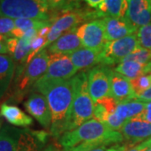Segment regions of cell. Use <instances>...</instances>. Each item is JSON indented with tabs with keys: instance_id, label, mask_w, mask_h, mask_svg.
<instances>
[{
	"instance_id": "1",
	"label": "cell",
	"mask_w": 151,
	"mask_h": 151,
	"mask_svg": "<svg viewBox=\"0 0 151 151\" xmlns=\"http://www.w3.org/2000/svg\"><path fill=\"white\" fill-rule=\"evenodd\" d=\"M40 93L46 97L51 113L50 133L55 138L64 134V128L69 117L74 97L73 78L59 81L42 89Z\"/></svg>"
},
{
	"instance_id": "2",
	"label": "cell",
	"mask_w": 151,
	"mask_h": 151,
	"mask_svg": "<svg viewBox=\"0 0 151 151\" xmlns=\"http://www.w3.org/2000/svg\"><path fill=\"white\" fill-rule=\"evenodd\" d=\"M124 140L120 132L110 129L105 124L92 119L75 129L63 134L59 138V144L63 149L68 150L84 144L108 142L112 145H117Z\"/></svg>"
},
{
	"instance_id": "3",
	"label": "cell",
	"mask_w": 151,
	"mask_h": 151,
	"mask_svg": "<svg viewBox=\"0 0 151 151\" xmlns=\"http://www.w3.org/2000/svg\"><path fill=\"white\" fill-rule=\"evenodd\" d=\"M74 97L69 117L64 128V134L73 130L86 121L92 119L94 103L89 93L87 71H81L73 77Z\"/></svg>"
},
{
	"instance_id": "4",
	"label": "cell",
	"mask_w": 151,
	"mask_h": 151,
	"mask_svg": "<svg viewBox=\"0 0 151 151\" xmlns=\"http://www.w3.org/2000/svg\"><path fill=\"white\" fill-rule=\"evenodd\" d=\"M2 16L51 21L46 0H0ZM52 22V21H51Z\"/></svg>"
},
{
	"instance_id": "5",
	"label": "cell",
	"mask_w": 151,
	"mask_h": 151,
	"mask_svg": "<svg viewBox=\"0 0 151 151\" xmlns=\"http://www.w3.org/2000/svg\"><path fill=\"white\" fill-rule=\"evenodd\" d=\"M49 60L50 55H48V50L45 48L35 55L27 65H19L16 72L15 97L20 99L30 88H33L34 85L47 71Z\"/></svg>"
},
{
	"instance_id": "6",
	"label": "cell",
	"mask_w": 151,
	"mask_h": 151,
	"mask_svg": "<svg viewBox=\"0 0 151 151\" xmlns=\"http://www.w3.org/2000/svg\"><path fill=\"white\" fill-rule=\"evenodd\" d=\"M77 71L68 55L50 54L47 71L34 85L33 90L40 92L51 84L71 79Z\"/></svg>"
},
{
	"instance_id": "7",
	"label": "cell",
	"mask_w": 151,
	"mask_h": 151,
	"mask_svg": "<svg viewBox=\"0 0 151 151\" xmlns=\"http://www.w3.org/2000/svg\"><path fill=\"white\" fill-rule=\"evenodd\" d=\"M140 47L137 34L119 39L117 40L107 42L101 52L100 64L112 65L121 61Z\"/></svg>"
},
{
	"instance_id": "8",
	"label": "cell",
	"mask_w": 151,
	"mask_h": 151,
	"mask_svg": "<svg viewBox=\"0 0 151 151\" xmlns=\"http://www.w3.org/2000/svg\"><path fill=\"white\" fill-rule=\"evenodd\" d=\"M99 16H102L99 12L90 14L89 12L85 13L81 11L67 10L58 18H55L50 27V30L46 38L45 48L55 42L65 33L77 28L81 22L90 18H97Z\"/></svg>"
},
{
	"instance_id": "9",
	"label": "cell",
	"mask_w": 151,
	"mask_h": 151,
	"mask_svg": "<svg viewBox=\"0 0 151 151\" xmlns=\"http://www.w3.org/2000/svg\"><path fill=\"white\" fill-rule=\"evenodd\" d=\"M111 71L107 65H97L87 71L88 89L93 103L108 97L111 88Z\"/></svg>"
},
{
	"instance_id": "10",
	"label": "cell",
	"mask_w": 151,
	"mask_h": 151,
	"mask_svg": "<svg viewBox=\"0 0 151 151\" xmlns=\"http://www.w3.org/2000/svg\"><path fill=\"white\" fill-rule=\"evenodd\" d=\"M76 34L85 48L103 50L107 41L103 19L86 22L76 29Z\"/></svg>"
},
{
	"instance_id": "11",
	"label": "cell",
	"mask_w": 151,
	"mask_h": 151,
	"mask_svg": "<svg viewBox=\"0 0 151 151\" xmlns=\"http://www.w3.org/2000/svg\"><path fill=\"white\" fill-rule=\"evenodd\" d=\"M145 106V102L139 99H133L119 103L115 113L107 119L105 124L110 129L119 131L127 120L139 117L144 113Z\"/></svg>"
},
{
	"instance_id": "12",
	"label": "cell",
	"mask_w": 151,
	"mask_h": 151,
	"mask_svg": "<svg viewBox=\"0 0 151 151\" xmlns=\"http://www.w3.org/2000/svg\"><path fill=\"white\" fill-rule=\"evenodd\" d=\"M129 146L142 143L151 138V124L139 117L127 120L120 129Z\"/></svg>"
},
{
	"instance_id": "13",
	"label": "cell",
	"mask_w": 151,
	"mask_h": 151,
	"mask_svg": "<svg viewBox=\"0 0 151 151\" xmlns=\"http://www.w3.org/2000/svg\"><path fill=\"white\" fill-rule=\"evenodd\" d=\"M24 108L29 114L37 120L44 128L51 126V113L46 97L40 92H32L24 103Z\"/></svg>"
},
{
	"instance_id": "14",
	"label": "cell",
	"mask_w": 151,
	"mask_h": 151,
	"mask_svg": "<svg viewBox=\"0 0 151 151\" xmlns=\"http://www.w3.org/2000/svg\"><path fill=\"white\" fill-rule=\"evenodd\" d=\"M125 19L137 29L151 23V0H130Z\"/></svg>"
},
{
	"instance_id": "15",
	"label": "cell",
	"mask_w": 151,
	"mask_h": 151,
	"mask_svg": "<svg viewBox=\"0 0 151 151\" xmlns=\"http://www.w3.org/2000/svg\"><path fill=\"white\" fill-rule=\"evenodd\" d=\"M103 19L105 30L106 41H113L119 39L129 36L130 35L136 34L138 29H135L125 17L115 18V17H104Z\"/></svg>"
},
{
	"instance_id": "16",
	"label": "cell",
	"mask_w": 151,
	"mask_h": 151,
	"mask_svg": "<svg viewBox=\"0 0 151 151\" xmlns=\"http://www.w3.org/2000/svg\"><path fill=\"white\" fill-rule=\"evenodd\" d=\"M109 97H113L119 103L137 99L129 79L113 70L111 71V88Z\"/></svg>"
},
{
	"instance_id": "17",
	"label": "cell",
	"mask_w": 151,
	"mask_h": 151,
	"mask_svg": "<svg viewBox=\"0 0 151 151\" xmlns=\"http://www.w3.org/2000/svg\"><path fill=\"white\" fill-rule=\"evenodd\" d=\"M48 133L29 129L20 130L17 151H40L48 140Z\"/></svg>"
},
{
	"instance_id": "18",
	"label": "cell",
	"mask_w": 151,
	"mask_h": 151,
	"mask_svg": "<svg viewBox=\"0 0 151 151\" xmlns=\"http://www.w3.org/2000/svg\"><path fill=\"white\" fill-rule=\"evenodd\" d=\"M76 29L77 28H75L65 33L55 42L50 45L48 46L50 54L69 55L81 49L82 44L76 34Z\"/></svg>"
},
{
	"instance_id": "19",
	"label": "cell",
	"mask_w": 151,
	"mask_h": 151,
	"mask_svg": "<svg viewBox=\"0 0 151 151\" xmlns=\"http://www.w3.org/2000/svg\"><path fill=\"white\" fill-rule=\"evenodd\" d=\"M102 50H97L88 48H81L69 54L73 65L77 70L91 68L95 65L100 64Z\"/></svg>"
},
{
	"instance_id": "20",
	"label": "cell",
	"mask_w": 151,
	"mask_h": 151,
	"mask_svg": "<svg viewBox=\"0 0 151 151\" xmlns=\"http://www.w3.org/2000/svg\"><path fill=\"white\" fill-rule=\"evenodd\" d=\"M0 117L4 118L12 125L19 127H28L33 124V119L30 116L16 106L8 103H3L0 106Z\"/></svg>"
},
{
	"instance_id": "21",
	"label": "cell",
	"mask_w": 151,
	"mask_h": 151,
	"mask_svg": "<svg viewBox=\"0 0 151 151\" xmlns=\"http://www.w3.org/2000/svg\"><path fill=\"white\" fill-rule=\"evenodd\" d=\"M14 72L15 65L13 57L7 55H0V100L10 86Z\"/></svg>"
},
{
	"instance_id": "22",
	"label": "cell",
	"mask_w": 151,
	"mask_h": 151,
	"mask_svg": "<svg viewBox=\"0 0 151 151\" xmlns=\"http://www.w3.org/2000/svg\"><path fill=\"white\" fill-rule=\"evenodd\" d=\"M118 105L119 103L115 99H113V97L109 96L103 97L101 100L94 103V119L105 124L107 119L115 113Z\"/></svg>"
},
{
	"instance_id": "23",
	"label": "cell",
	"mask_w": 151,
	"mask_h": 151,
	"mask_svg": "<svg viewBox=\"0 0 151 151\" xmlns=\"http://www.w3.org/2000/svg\"><path fill=\"white\" fill-rule=\"evenodd\" d=\"M19 129L4 125L0 131V151H17Z\"/></svg>"
},
{
	"instance_id": "24",
	"label": "cell",
	"mask_w": 151,
	"mask_h": 151,
	"mask_svg": "<svg viewBox=\"0 0 151 151\" xmlns=\"http://www.w3.org/2000/svg\"><path fill=\"white\" fill-rule=\"evenodd\" d=\"M115 71L124 76L125 77H127L131 81L143 74L151 72V67L150 65L131 60V61L121 62L116 67Z\"/></svg>"
},
{
	"instance_id": "25",
	"label": "cell",
	"mask_w": 151,
	"mask_h": 151,
	"mask_svg": "<svg viewBox=\"0 0 151 151\" xmlns=\"http://www.w3.org/2000/svg\"><path fill=\"white\" fill-rule=\"evenodd\" d=\"M127 0H104L98 9V12L106 17L124 18L128 9Z\"/></svg>"
},
{
	"instance_id": "26",
	"label": "cell",
	"mask_w": 151,
	"mask_h": 151,
	"mask_svg": "<svg viewBox=\"0 0 151 151\" xmlns=\"http://www.w3.org/2000/svg\"><path fill=\"white\" fill-rule=\"evenodd\" d=\"M65 151H126L128 145H112L108 142H97L92 144H84L72 149H64Z\"/></svg>"
},
{
	"instance_id": "27",
	"label": "cell",
	"mask_w": 151,
	"mask_h": 151,
	"mask_svg": "<svg viewBox=\"0 0 151 151\" xmlns=\"http://www.w3.org/2000/svg\"><path fill=\"white\" fill-rule=\"evenodd\" d=\"M33 40H29L28 38L22 37L19 40L16 49L12 55L14 60L23 65L27 59L28 55L31 51V43Z\"/></svg>"
},
{
	"instance_id": "28",
	"label": "cell",
	"mask_w": 151,
	"mask_h": 151,
	"mask_svg": "<svg viewBox=\"0 0 151 151\" xmlns=\"http://www.w3.org/2000/svg\"><path fill=\"white\" fill-rule=\"evenodd\" d=\"M14 23H15V28L19 29L24 32L30 29H35L40 30L45 26L52 24L51 21H43L38 19H14Z\"/></svg>"
},
{
	"instance_id": "29",
	"label": "cell",
	"mask_w": 151,
	"mask_h": 151,
	"mask_svg": "<svg viewBox=\"0 0 151 151\" xmlns=\"http://www.w3.org/2000/svg\"><path fill=\"white\" fill-rule=\"evenodd\" d=\"M130 81L135 92V95L138 98L139 95H141L144 92H145L151 86V72L143 74Z\"/></svg>"
},
{
	"instance_id": "30",
	"label": "cell",
	"mask_w": 151,
	"mask_h": 151,
	"mask_svg": "<svg viewBox=\"0 0 151 151\" xmlns=\"http://www.w3.org/2000/svg\"><path fill=\"white\" fill-rule=\"evenodd\" d=\"M136 34L141 48L151 50V23L139 28Z\"/></svg>"
},
{
	"instance_id": "31",
	"label": "cell",
	"mask_w": 151,
	"mask_h": 151,
	"mask_svg": "<svg viewBox=\"0 0 151 151\" xmlns=\"http://www.w3.org/2000/svg\"><path fill=\"white\" fill-rule=\"evenodd\" d=\"M15 28L14 19L9 17H0V35L10 37L11 32Z\"/></svg>"
},
{
	"instance_id": "32",
	"label": "cell",
	"mask_w": 151,
	"mask_h": 151,
	"mask_svg": "<svg viewBox=\"0 0 151 151\" xmlns=\"http://www.w3.org/2000/svg\"><path fill=\"white\" fill-rule=\"evenodd\" d=\"M50 9L53 10H70L69 0H46Z\"/></svg>"
},
{
	"instance_id": "33",
	"label": "cell",
	"mask_w": 151,
	"mask_h": 151,
	"mask_svg": "<svg viewBox=\"0 0 151 151\" xmlns=\"http://www.w3.org/2000/svg\"><path fill=\"white\" fill-rule=\"evenodd\" d=\"M139 118L144 119L151 124V101L146 103L145 109L144 113L139 116Z\"/></svg>"
},
{
	"instance_id": "34",
	"label": "cell",
	"mask_w": 151,
	"mask_h": 151,
	"mask_svg": "<svg viewBox=\"0 0 151 151\" xmlns=\"http://www.w3.org/2000/svg\"><path fill=\"white\" fill-rule=\"evenodd\" d=\"M7 36H4L3 35H0V55H4L9 53L7 49Z\"/></svg>"
},
{
	"instance_id": "35",
	"label": "cell",
	"mask_w": 151,
	"mask_h": 151,
	"mask_svg": "<svg viewBox=\"0 0 151 151\" xmlns=\"http://www.w3.org/2000/svg\"><path fill=\"white\" fill-rule=\"evenodd\" d=\"M137 99L140 100V101H143V102H145V103H148V102H150L151 101V86H150V88H148L146 90L145 92H144L141 95H139Z\"/></svg>"
},
{
	"instance_id": "36",
	"label": "cell",
	"mask_w": 151,
	"mask_h": 151,
	"mask_svg": "<svg viewBox=\"0 0 151 151\" xmlns=\"http://www.w3.org/2000/svg\"><path fill=\"white\" fill-rule=\"evenodd\" d=\"M83 1L86 2L87 5H89L91 8L96 9L97 10L104 2V0H83Z\"/></svg>"
},
{
	"instance_id": "37",
	"label": "cell",
	"mask_w": 151,
	"mask_h": 151,
	"mask_svg": "<svg viewBox=\"0 0 151 151\" xmlns=\"http://www.w3.org/2000/svg\"><path fill=\"white\" fill-rule=\"evenodd\" d=\"M148 150L147 148H145V146L143 145L142 144H139V145H138L134 146V147H132L131 149L129 150H127L126 151H146Z\"/></svg>"
},
{
	"instance_id": "38",
	"label": "cell",
	"mask_w": 151,
	"mask_h": 151,
	"mask_svg": "<svg viewBox=\"0 0 151 151\" xmlns=\"http://www.w3.org/2000/svg\"><path fill=\"white\" fill-rule=\"evenodd\" d=\"M141 144L145 146V148H147V149L151 148V138H150V139H147V140L144 141V142H142Z\"/></svg>"
},
{
	"instance_id": "39",
	"label": "cell",
	"mask_w": 151,
	"mask_h": 151,
	"mask_svg": "<svg viewBox=\"0 0 151 151\" xmlns=\"http://www.w3.org/2000/svg\"><path fill=\"white\" fill-rule=\"evenodd\" d=\"M79 1H80V0H69L70 9H74V8H76V6L78 5Z\"/></svg>"
},
{
	"instance_id": "40",
	"label": "cell",
	"mask_w": 151,
	"mask_h": 151,
	"mask_svg": "<svg viewBox=\"0 0 151 151\" xmlns=\"http://www.w3.org/2000/svg\"><path fill=\"white\" fill-rule=\"evenodd\" d=\"M2 127H3V119H1V117H0V131H1Z\"/></svg>"
},
{
	"instance_id": "41",
	"label": "cell",
	"mask_w": 151,
	"mask_h": 151,
	"mask_svg": "<svg viewBox=\"0 0 151 151\" xmlns=\"http://www.w3.org/2000/svg\"><path fill=\"white\" fill-rule=\"evenodd\" d=\"M146 151H151V148H149V149H148Z\"/></svg>"
},
{
	"instance_id": "42",
	"label": "cell",
	"mask_w": 151,
	"mask_h": 151,
	"mask_svg": "<svg viewBox=\"0 0 151 151\" xmlns=\"http://www.w3.org/2000/svg\"><path fill=\"white\" fill-rule=\"evenodd\" d=\"M2 16V14H1V10H0V17Z\"/></svg>"
},
{
	"instance_id": "43",
	"label": "cell",
	"mask_w": 151,
	"mask_h": 151,
	"mask_svg": "<svg viewBox=\"0 0 151 151\" xmlns=\"http://www.w3.org/2000/svg\"><path fill=\"white\" fill-rule=\"evenodd\" d=\"M129 1L130 0H127V2H128V3H129Z\"/></svg>"
}]
</instances>
